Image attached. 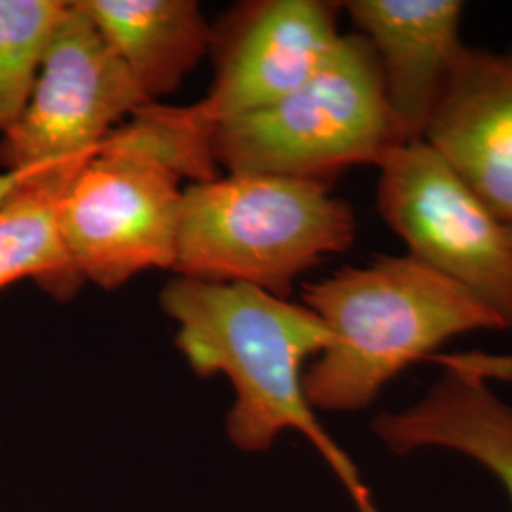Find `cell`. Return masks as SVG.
Segmentation results:
<instances>
[{"label": "cell", "instance_id": "17", "mask_svg": "<svg viewBox=\"0 0 512 512\" xmlns=\"http://www.w3.org/2000/svg\"><path fill=\"white\" fill-rule=\"evenodd\" d=\"M509 54H511V55H512V52H509Z\"/></svg>", "mask_w": 512, "mask_h": 512}, {"label": "cell", "instance_id": "13", "mask_svg": "<svg viewBox=\"0 0 512 512\" xmlns=\"http://www.w3.org/2000/svg\"><path fill=\"white\" fill-rule=\"evenodd\" d=\"M76 173H38L0 203V289L37 281L55 298H71L84 283L59 228V200Z\"/></svg>", "mask_w": 512, "mask_h": 512}, {"label": "cell", "instance_id": "5", "mask_svg": "<svg viewBox=\"0 0 512 512\" xmlns=\"http://www.w3.org/2000/svg\"><path fill=\"white\" fill-rule=\"evenodd\" d=\"M183 171L162 135L131 116L112 129L59 200V228L82 281L112 291L177 258Z\"/></svg>", "mask_w": 512, "mask_h": 512}, {"label": "cell", "instance_id": "8", "mask_svg": "<svg viewBox=\"0 0 512 512\" xmlns=\"http://www.w3.org/2000/svg\"><path fill=\"white\" fill-rule=\"evenodd\" d=\"M342 2L262 0L234 14L217 44V71L202 101L181 107L198 135L266 109L302 86L336 48Z\"/></svg>", "mask_w": 512, "mask_h": 512}, {"label": "cell", "instance_id": "16", "mask_svg": "<svg viewBox=\"0 0 512 512\" xmlns=\"http://www.w3.org/2000/svg\"><path fill=\"white\" fill-rule=\"evenodd\" d=\"M509 232H511V238H512V226H509Z\"/></svg>", "mask_w": 512, "mask_h": 512}, {"label": "cell", "instance_id": "12", "mask_svg": "<svg viewBox=\"0 0 512 512\" xmlns=\"http://www.w3.org/2000/svg\"><path fill=\"white\" fill-rule=\"evenodd\" d=\"M150 103L175 92L213 46L194 0H76Z\"/></svg>", "mask_w": 512, "mask_h": 512}, {"label": "cell", "instance_id": "2", "mask_svg": "<svg viewBox=\"0 0 512 512\" xmlns=\"http://www.w3.org/2000/svg\"><path fill=\"white\" fill-rule=\"evenodd\" d=\"M302 304L330 330L304 374L313 410L357 412L404 368L448 340L505 330L475 296L414 256H378L304 287Z\"/></svg>", "mask_w": 512, "mask_h": 512}, {"label": "cell", "instance_id": "9", "mask_svg": "<svg viewBox=\"0 0 512 512\" xmlns=\"http://www.w3.org/2000/svg\"><path fill=\"white\" fill-rule=\"evenodd\" d=\"M372 46L385 101L401 143L421 141L459 55L465 4L459 0H348L342 2Z\"/></svg>", "mask_w": 512, "mask_h": 512}, {"label": "cell", "instance_id": "11", "mask_svg": "<svg viewBox=\"0 0 512 512\" xmlns=\"http://www.w3.org/2000/svg\"><path fill=\"white\" fill-rule=\"evenodd\" d=\"M418 403L382 412L372 429L395 454L440 448L486 467L512 501V406L490 389V378H512V359L454 355Z\"/></svg>", "mask_w": 512, "mask_h": 512}, {"label": "cell", "instance_id": "10", "mask_svg": "<svg viewBox=\"0 0 512 512\" xmlns=\"http://www.w3.org/2000/svg\"><path fill=\"white\" fill-rule=\"evenodd\" d=\"M421 141L512 226V55L465 46Z\"/></svg>", "mask_w": 512, "mask_h": 512}, {"label": "cell", "instance_id": "14", "mask_svg": "<svg viewBox=\"0 0 512 512\" xmlns=\"http://www.w3.org/2000/svg\"><path fill=\"white\" fill-rule=\"evenodd\" d=\"M67 10V0H0V137L27 109Z\"/></svg>", "mask_w": 512, "mask_h": 512}, {"label": "cell", "instance_id": "3", "mask_svg": "<svg viewBox=\"0 0 512 512\" xmlns=\"http://www.w3.org/2000/svg\"><path fill=\"white\" fill-rule=\"evenodd\" d=\"M355 236L353 209L329 183L228 173L184 188L173 272L287 298L298 275Z\"/></svg>", "mask_w": 512, "mask_h": 512}, {"label": "cell", "instance_id": "1", "mask_svg": "<svg viewBox=\"0 0 512 512\" xmlns=\"http://www.w3.org/2000/svg\"><path fill=\"white\" fill-rule=\"evenodd\" d=\"M160 302L179 325L175 344L192 370L224 374L232 382L236 401L226 425L239 450H268L283 431L294 429L329 463L357 512H382L306 397L304 363L330 344L319 315L253 285L181 275L165 285Z\"/></svg>", "mask_w": 512, "mask_h": 512}, {"label": "cell", "instance_id": "15", "mask_svg": "<svg viewBox=\"0 0 512 512\" xmlns=\"http://www.w3.org/2000/svg\"><path fill=\"white\" fill-rule=\"evenodd\" d=\"M35 173H21V171H4L0 173V203L4 202L8 196H12L18 190L21 184L25 183L29 177Z\"/></svg>", "mask_w": 512, "mask_h": 512}, {"label": "cell", "instance_id": "7", "mask_svg": "<svg viewBox=\"0 0 512 512\" xmlns=\"http://www.w3.org/2000/svg\"><path fill=\"white\" fill-rule=\"evenodd\" d=\"M150 105L93 19L69 2L16 126L0 137L6 171L76 173L124 116Z\"/></svg>", "mask_w": 512, "mask_h": 512}, {"label": "cell", "instance_id": "6", "mask_svg": "<svg viewBox=\"0 0 512 512\" xmlns=\"http://www.w3.org/2000/svg\"><path fill=\"white\" fill-rule=\"evenodd\" d=\"M376 167L378 209L408 255L473 294L511 330L509 226L423 141L391 148Z\"/></svg>", "mask_w": 512, "mask_h": 512}, {"label": "cell", "instance_id": "4", "mask_svg": "<svg viewBox=\"0 0 512 512\" xmlns=\"http://www.w3.org/2000/svg\"><path fill=\"white\" fill-rule=\"evenodd\" d=\"M403 145L391 120L372 46L340 37L319 71L266 109L215 131L213 156L228 173L329 183L353 165H378Z\"/></svg>", "mask_w": 512, "mask_h": 512}]
</instances>
